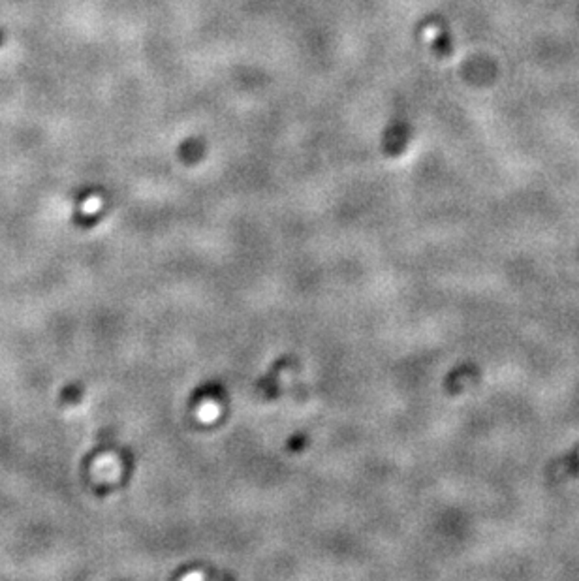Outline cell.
Segmentation results:
<instances>
[{
  "instance_id": "obj_1",
  "label": "cell",
  "mask_w": 579,
  "mask_h": 581,
  "mask_svg": "<svg viewBox=\"0 0 579 581\" xmlns=\"http://www.w3.org/2000/svg\"><path fill=\"white\" fill-rule=\"evenodd\" d=\"M421 29H423V38L431 44L437 56H450L453 44H451L450 32H448L446 21L442 17L431 15V17L423 19L421 21Z\"/></svg>"
},
{
  "instance_id": "obj_2",
  "label": "cell",
  "mask_w": 579,
  "mask_h": 581,
  "mask_svg": "<svg viewBox=\"0 0 579 581\" xmlns=\"http://www.w3.org/2000/svg\"><path fill=\"white\" fill-rule=\"evenodd\" d=\"M410 136V126L405 119H393L384 132V149L389 155H397L405 147Z\"/></svg>"
},
{
  "instance_id": "obj_3",
  "label": "cell",
  "mask_w": 579,
  "mask_h": 581,
  "mask_svg": "<svg viewBox=\"0 0 579 581\" xmlns=\"http://www.w3.org/2000/svg\"><path fill=\"white\" fill-rule=\"evenodd\" d=\"M202 151H204V142L197 139V137H190V139H186V142H183V145H181V156H183V158H188L190 153H196V155L200 156L202 155Z\"/></svg>"
}]
</instances>
